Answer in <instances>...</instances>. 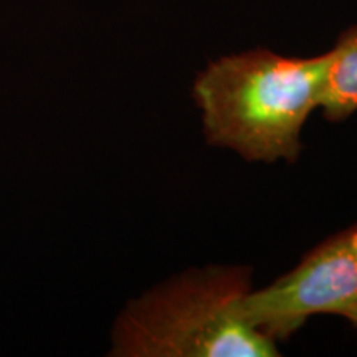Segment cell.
<instances>
[{
    "label": "cell",
    "mask_w": 357,
    "mask_h": 357,
    "mask_svg": "<svg viewBox=\"0 0 357 357\" xmlns=\"http://www.w3.org/2000/svg\"><path fill=\"white\" fill-rule=\"evenodd\" d=\"M331 60L333 50L298 58L253 48L211 61L194 83L207 141L247 160L294 162Z\"/></svg>",
    "instance_id": "6da1fadb"
},
{
    "label": "cell",
    "mask_w": 357,
    "mask_h": 357,
    "mask_svg": "<svg viewBox=\"0 0 357 357\" xmlns=\"http://www.w3.org/2000/svg\"><path fill=\"white\" fill-rule=\"evenodd\" d=\"M250 270H190L124 306L111 329V357H273L278 347L243 318Z\"/></svg>",
    "instance_id": "7a4b0ae2"
},
{
    "label": "cell",
    "mask_w": 357,
    "mask_h": 357,
    "mask_svg": "<svg viewBox=\"0 0 357 357\" xmlns=\"http://www.w3.org/2000/svg\"><path fill=\"white\" fill-rule=\"evenodd\" d=\"M357 294V223L311 250L294 270L242 301L247 323L271 341H287L312 316L337 314Z\"/></svg>",
    "instance_id": "3957f363"
},
{
    "label": "cell",
    "mask_w": 357,
    "mask_h": 357,
    "mask_svg": "<svg viewBox=\"0 0 357 357\" xmlns=\"http://www.w3.org/2000/svg\"><path fill=\"white\" fill-rule=\"evenodd\" d=\"M331 50L319 108L329 121H342L357 111V26L346 30Z\"/></svg>",
    "instance_id": "277c9868"
},
{
    "label": "cell",
    "mask_w": 357,
    "mask_h": 357,
    "mask_svg": "<svg viewBox=\"0 0 357 357\" xmlns=\"http://www.w3.org/2000/svg\"><path fill=\"white\" fill-rule=\"evenodd\" d=\"M341 316H342V318H346L347 321H349V323L354 326V328H357V294H356L354 300H352L351 305L347 306L344 311H342Z\"/></svg>",
    "instance_id": "5b68a950"
}]
</instances>
